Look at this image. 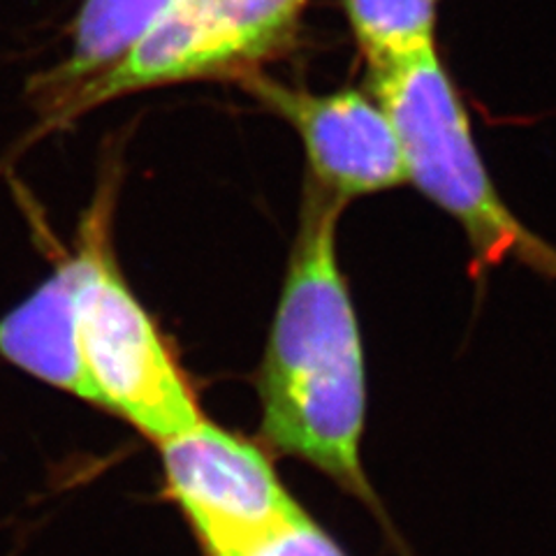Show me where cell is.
<instances>
[{
	"label": "cell",
	"mask_w": 556,
	"mask_h": 556,
	"mask_svg": "<svg viewBox=\"0 0 556 556\" xmlns=\"http://www.w3.org/2000/svg\"><path fill=\"white\" fill-rule=\"evenodd\" d=\"M343 204L308 184L260 367V427L269 445L316 466L388 525L362 466L367 376L359 325L337 255Z\"/></svg>",
	"instance_id": "cell-1"
},
{
	"label": "cell",
	"mask_w": 556,
	"mask_h": 556,
	"mask_svg": "<svg viewBox=\"0 0 556 556\" xmlns=\"http://www.w3.org/2000/svg\"><path fill=\"white\" fill-rule=\"evenodd\" d=\"M369 89L396 130L408 184L462 225L478 265L484 269L513 260L554 278L556 249L529 230L496 193L437 47L369 70Z\"/></svg>",
	"instance_id": "cell-2"
},
{
	"label": "cell",
	"mask_w": 556,
	"mask_h": 556,
	"mask_svg": "<svg viewBox=\"0 0 556 556\" xmlns=\"http://www.w3.org/2000/svg\"><path fill=\"white\" fill-rule=\"evenodd\" d=\"M306 0H174L110 67L47 112L65 124L155 86L247 77L294 38Z\"/></svg>",
	"instance_id": "cell-3"
},
{
	"label": "cell",
	"mask_w": 556,
	"mask_h": 556,
	"mask_svg": "<svg viewBox=\"0 0 556 556\" xmlns=\"http://www.w3.org/2000/svg\"><path fill=\"white\" fill-rule=\"evenodd\" d=\"M79 343L98 406L128 420L155 445L202 420L198 399L159 327L121 278L100 208L84 228Z\"/></svg>",
	"instance_id": "cell-4"
},
{
	"label": "cell",
	"mask_w": 556,
	"mask_h": 556,
	"mask_svg": "<svg viewBox=\"0 0 556 556\" xmlns=\"http://www.w3.org/2000/svg\"><path fill=\"white\" fill-rule=\"evenodd\" d=\"M169 496L208 556H225L302 508L257 445L202 420L163 443Z\"/></svg>",
	"instance_id": "cell-5"
},
{
	"label": "cell",
	"mask_w": 556,
	"mask_h": 556,
	"mask_svg": "<svg viewBox=\"0 0 556 556\" xmlns=\"http://www.w3.org/2000/svg\"><path fill=\"white\" fill-rule=\"evenodd\" d=\"M247 91L300 132L313 184L348 202L408 181L396 130L386 110L359 91L311 93L249 73Z\"/></svg>",
	"instance_id": "cell-6"
},
{
	"label": "cell",
	"mask_w": 556,
	"mask_h": 556,
	"mask_svg": "<svg viewBox=\"0 0 556 556\" xmlns=\"http://www.w3.org/2000/svg\"><path fill=\"white\" fill-rule=\"evenodd\" d=\"M86 249L63 263L26 302L0 320V355L51 388L98 406L79 343V292Z\"/></svg>",
	"instance_id": "cell-7"
},
{
	"label": "cell",
	"mask_w": 556,
	"mask_h": 556,
	"mask_svg": "<svg viewBox=\"0 0 556 556\" xmlns=\"http://www.w3.org/2000/svg\"><path fill=\"white\" fill-rule=\"evenodd\" d=\"M174 0H84L67 59L38 79V93L49 112L86 79L110 67Z\"/></svg>",
	"instance_id": "cell-8"
},
{
	"label": "cell",
	"mask_w": 556,
	"mask_h": 556,
	"mask_svg": "<svg viewBox=\"0 0 556 556\" xmlns=\"http://www.w3.org/2000/svg\"><path fill=\"white\" fill-rule=\"evenodd\" d=\"M345 14L369 70L437 47V0H345Z\"/></svg>",
	"instance_id": "cell-9"
},
{
	"label": "cell",
	"mask_w": 556,
	"mask_h": 556,
	"mask_svg": "<svg viewBox=\"0 0 556 556\" xmlns=\"http://www.w3.org/2000/svg\"><path fill=\"white\" fill-rule=\"evenodd\" d=\"M225 556H348L304 510L260 531Z\"/></svg>",
	"instance_id": "cell-10"
}]
</instances>
